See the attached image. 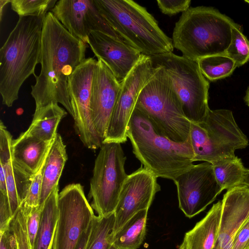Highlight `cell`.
Returning <instances> with one entry per match:
<instances>
[{
	"mask_svg": "<svg viewBox=\"0 0 249 249\" xmlns=\"http://www.w3.org/2000/svg\"><path fill=\"white\" fill-rule=\"evenodd\" d=\"M150 58L154 66L163 68L169 75L187 119L197 124L203 122L210 109V85L201 72L198 62L173 52Z\"/></svg>",
	"mask_w": 249,
	"mask_h": 249,
	"instance_id": "cell-8",
	"label": "cell"
},
{
	"mask_svg": "<svg viewBox=\"0 0 249 249\" xmlns=\"http://www.w3.org/2000/svg\"><path fill=\"white\" fill-rule=\"evenodd\" d=\"M114 223V213L105 216L95 215L86 249H109Z\"/></svg>",
	"mask_w": 249,
	"mask_h": 249,
	"instance_id": "cell-27",
	"label": "cell"
},
{
	"mask_svg": "<svg viewBox=\"0 0 249 249\" xmlns=\"http://www.w3.org/2000/svg\"><path fill=\"white\" fill-rule=\"evenodd\" d=\"M42 207L34 208L27 214L26 228L30 249H33L34 246L40 224Z\"/></svg>",
	"mask_w": 249,
	"mask_h": 249,
	"instance_id": "cell-33",
	"label": "cell"
},
{
	"mask_svg": "<svg viewBox=\"0 0 249 249\" xmlns=\"http://www.w3.org/2000/svg\"><path fill=\"white\" fill-rule=\"evenodd\" d=\"M120 89V83L110 70L98 59L92 82L90 108L94 128L102 143Z\"/></svg>",
	"mask_w": 249,
	"mask_h": 249,
	"instance_id": "cell-16",
	"label": "cell"
},
{
	"mask_svg": "<svg viewBox=\"0 0 249 249\" xmlns=\"http://www.w3.org/2000/svg\"><path fill=\"white\" fill-rule=\"evenodd\" d=\"M161 12L165 15H174L180 12L183 13L190 8V0H161L157 1Z\"/></svg>",
	"mask_w": 249,
	"mask_h": 249,
	"instance_id": "cell-34",
	"label": "cell"
},
{
	"mask_svg": "<svg viewBox=\"0 0 249 249\" xmlns=\"http://www.w3.org/2000/svg\"><path fill=\"white\" fill-rule=\"evenodd\" d=\"M174 181L179 208L190 218L203 211L223 191L208 162L194 165Z\"/></svg>",
	"mask_w": 249,
	"mask_h": 249,
	"instance_id": "cell-13",
	"label": "cell"
},
{
	"mask_svg": "<svg viewBox=\"0 0 249 249\" xmlns=\"http://www.w3.org/2000/svg\"><path fill=\"white\" fill-rule=\"evenodd\" d=\"M157 178L142 166L128 175L122 188L114 212L112 235L139 211L149 209L156 194L160 190Z\"/></svg>",
	"mask_w": 249,
	"mask_h": 249,
	"instance_id": "cell-15",
	"label": "cell"
},
{
	"mask_svg": "<svg viewBox=\"0 0 249 249\" xmlns=\"http://www.w3.org/2000/svg\"><path fill=\"white\" fill-rule=\"evenodd\" d=\"M222 200L214 204L203 219L186 232L178 249H213L220 226Z\"/></svg>",
	"mask_w": 249,
	"mask_h": 249,
	"instance_id": "cell-20",
	"label": "cell"
},
{
	"mask_svg": "<svg viewBox=\"0 0 249 249\" xmlns=\"http://www.w3.org/2000/svg\"><path fill=\"white\" fill-rule=\"evenodd\" d=\"M27 211L20 205L11 222L18 244V249H30L27 233Z\"/></svg>",
	"mask_w": 249,
	"mask_h": 249,
	"instance_id": "cell-31",
	"label": "cell"
},
{
	"mask_svg": "<svg viewBox=\"0 0 249 249\" xmlns=\"http://www.w3.org/2000/svg\"><path fill=\"white\" fill-rule=\"evenodd\" d=\"M45 160L39 170L34 176L26 197L20 205L28 213L33 208L38 207L39 205L42 188V173Z\"/></svg>",
	"mask_w": 249,
	"mask_h": 249,
	"instance_id": "cell-32",
	"label": "cell"
},
{
	"mask_svg": "<svg viewBox=\"0 0 249 249\" xmlns=\"http://www.w3.org/2000/svg\"><path fill=\"white\" fill-rule=\"evenodd\" d=\"M244 101L246 104L249 107V86L246 89L245 95L244 97Z\"/></svg>",
	"mask_w": 249,
	"mask_h": 249,
	"instance_id": "cell-42",
	"label": "cell"
},
{
	"mask_svg": "<svg viewBox=\"0 0 249 249\" xmlns=\"http://www.w3.org/2000/svg\"><path fill=\"white\" fill-rule=\"evenodd\" d=\"M100 13L123 41L142 55L172 53L173 42L145 8L131 0H94Z\"/></svg>",
	"mask_w": 249,
	"mask_h": 249,
	"instance_id": "cell-5",
	"label": "cell"
},
{
	"mask_svg": "<svg viewBox=\"0 0 249 249\" xmlns=\"http://www.w3.org/2000/svg\"><path fill=\"white\" fill-rule=\"evenodd\" d=\"M88 44L71 34L51 12L44 18L41 37V71L35 76L31 94L36 109L60 104L73 118L68 90V79L86 58Z\"/></svg>",
	"mask_w": 249,
	"mask_h": 249,
	"instance_id": "cell-1",
	"label": "cell"
},
{
	"mask_svg": "<svg viewBox=\"0 0 249 249\" xmlns=\"http://www.w3.org/2000/svg\"><path fill=\"white\" fill-rule=\"evenodd\" d=\"M59 185L52 191L42 207L39 228L33 249H52L58 219Z\"/></svg>",
	"mask_w": 249,
	"mask_h": 249,
	"instance_id": "cell-24",
	"label": "cell"
},
{
	"mask_svg": "<svg viewBox=\"0 0 249 249\" xmlns=\"http://www.w3.org/2000/svg\"><path fill=\"white\" fill-rule=\"evenodd\" d=\"M11 0H0V20L1 21L3 9L4 6L9 2H11Z\"/></svg>",
	"mask_w": 249,
	"mask_h": 249,
	"instance_id": "cell-40",
	"label": "cell"
},
{
	"mask_svg": "<svg viewBox=\"0 0 249 249\" xmlns=\"http://www.w3.org/2000/svg\"><path fill=\"white\" fill-rule=\"evenodd\" d=\"M91 225L89 229L83 233L75 249H86L87 243L91 231Z\"/></svg>",
	"mask_w": 249,
	"mask_h": 249,
	"instance_id": "cell-38",
	"label": "cell"
},
{
	"mask_svg": "<svg viewBox=\"0 0 249 249\" xmlns=\"http://www.w3.org/2000/svg\"><path fill=\"white\" fill-rule=\"evenodd\" d=\"M216 179L222 190H229L243 184L246 168L235 155L212 164Z\"/></svg>",
	"mask_w": 249,
	"mask_h": 249,
	"instance_id": "cell-26",
	"label": "cell"
},
{
	"mask_svg": "<svg viewBox=\"0 0 249 249\" xmlns=\"http://www.w3.org/2000/svg\"><path fill=\"white\" fill-rule=\"evenodd\" d=\"M56 0H11V9L19 17L46 15L54 7Z\"/></svg>",
	"mask_w": 249,
	"mask_h": 249,
	"instance_id": "cell-30",
	"label": "cell"
},
{
	"mask_svg": "<svg viewBox=\"0 0 249 249\" xmlns=\"http://www.w3.org/2000/svg\"><path fill=\"white\" fill-rule=\"evenodd\" d=\"M96 158L90 181L89 196L91 206L98 216L114 213L121 191L128 175L125 172L126 157L121 143H103Z\"/></svg>",
	"mask_w": 249,
	"mask_h": 249,
	"instance_id": "cell-9",
	"label": "cell"
},
{
	"mask_svg": "<svg viewBox=\"0 0 249 249\" xmlns=\"http://www.w3.org/2000/svg\"><path fill=\"white\" fill-rule=\"evenodd\" d=\"M217 238L213 249H232L234 237L249 217V186L241 184L224 195Z\"/></svg>",
	"mask_w": 249,
	"mask_h": 249,
	"instance_id": "cell-18",
	"label": "cell"
},
{
	"mask_svg": "<svg viewBox=\"0 0 249 249\" xmlns=\"http://www.w3.org/2000/svg\"><path fill=\"white\" fill-rule=\"evenodd\" d=\"M58 219L52 249H75L95 215L79 183L70 184L57 199Z\"/></svg>",
	"mask_w": 249,
	"mask_h": 249,
	"instance_id": "cell-10",
	"label": "cell"
},
{
	"mask_svg": "<svg viewBox=\"0 0 249 249\" xmlns=\"http://www.w3.org/2000/svg\"><path fill=\"white\" fill-rule=\"evenodd\" d=\"M13 218L8 196L0 193V232L9 228Z\"/></svg>",
	"mask_w": 249,
	"mask_h": 249,
	"instance_id": "cell-35",
	"label": "cell"
},
{
	"mask_svg": "<svg viewBox=\"0 0 249 249\" xmlns=\"http://www.w3.org/2000/svg\"><path fill=\"white\" fill-rule=\"evenodd\" d=\"M148 210L139 211L112 235V244L117 249H137L146 234Z\"/></svg>",
	"mask_w": 249,
	"mask_h": 249,
	"instance_id": "cell-25",
	"label": "cell"
},
{
	"mask_svg": "<svg viewBox=\"0 0 249 249\" xmlns=\"http://www.w3.org/2000/svg\"><path fill=\"white\" fill-rule=\"evenodd\" d=\"M67 114L58 104H50L35 110L32 122L25 133L44 141L53 140L61 120Z\"/></svg>",
	"mask_w": 249,
	"mask_h": 249,
	"instance_id": "cell-22",
	"label": "cell"
},
{
	"mask_svg": "<svg viewBox=\"0 0 249 249\" xmlns=\"http://www.w3.org/2000/svg\"><path fill=\"white\" fill-rule=\"evenodd\" d=\"M126 136L135 157L157 178L174 181L194 165L190 139L178 143L159 134L147 116L136 107L128 123Z\"/></svg>",
	"mask_w": 249,
	"mask_h": 249,
	"instance_id": "cell-3",
	"label": "cell"
},
{
	"mask_svg": "<svg viewBox=\"0 0 249 249\" xmlns=\"http://www.w3.org/2000/svg\"><path fill=\"white\" fill-rule=\"evenodd\" d=\"M0 193L7 196L5 171L3 167L1 164H0Z\"/></svg>",
	"mask_w": 249,
	"mask_h": 249,
	"instance_id": "cell-39",
	"label": "cell"
},
{
	"mask_svg": "<svg viewBox=\"0 0 249 249\" xmlns=\"http://www.w3.org/2000/svg\"><path fill=\"white\" fill-rule=\"evenodd\" d=\"M225 55L234 61L236 67L249 61V40L243 34L242 26L232 28L231 41Z\"/></svg>",
	"mask_w": 249,
	"mask_h": 249,
	"instance_id": "cell-29",
	"label": "cell"
},
{
	"mask_svg": "<svg viewBox=\"0 0 249 249\" xmlns=\"http://www.w3.org/2000/svg\"><path fill=\"white\" fill-rule=\"evenodd\" d=\"M53 141H44L25 132L22 133L13 140L14 162L26 173L34 176L43 164Z\"/></svg>",
	"mask_w": 249,
	"mask_h": 249,
	"instance_id": "cell-19",
	"label": "cell"
},
{
	"mask_svg": "<svg viewBox=\"0 0 249 249\" xmlns=\"http://www.w3.org/2000/svg\"><path fill=\"white\" fill-rule=\"evenodd\" d=\"M87 44L98 59L107 65L120 83L144 56L123 41L101 32H92Z\"/></svg>",
	"mask_w": 249,
	"mask_h": 249,
	"instance_id": "cell-17",
	"label": "cell"
},
{
	"mask_svg": "<svg viewBox=\"0 0 249 249\" xmlns=\"http://www.w3.org/2000/svg\"><path fill=\"white\" fill-rule=\"evenodd\" d=\"M197 62L203 75L211 81L230 76L236 68L234 61L223 54L206 56Z\"/></svg>",
	"mask_w": 249,
	"mask_h": 249,
	"instance_id": "cell-28",
	"label": "cell"
},
{
	"mask_svg": "<svg viewBox=\"0 0 249 249\" xmlns=\"http://www.w3.org/2000/svg\"><path fill=\"white\" fill-rule=\"evenodd\" d=\"M97 62L92 57L86 58L68 79L76 132L84 146L93 150L100 148L103 143L94 128L90 108L92 82Z\"/></svg>",
	"mask_w": 249,
	"mask_h": 249,
	"instance_id": "cell-12",
	"label": "cell"
},
{
	"mask_svg": "<svg viewBox=\"0 0 249 249\" xmlns=\"http://www.w3.org/2000/svg\"><path fill=\"white\" fill-rule=\"evenodd\" d=\"M245 2H247L248 4H249V0H245Z\"/></svg>",
	"mask_w": 249,
	"mask_h": 249,
	"instance_id": "cell-43",
	"label": "cell"
},
{
	"mask_svg": "<svg viewBox=\"0 0 249 249\" xmlns=\"http://www.w3.org/2000/svg\"><path fill=\"white\" fill-rule=\"evenodd\" d=\"M158 69L150 57L144 55L120 83L117 99L103 143H122L127 141V127L138 97Z\"/></svg>",
	"mask_w": 249,
	"mask_h": 249,
	"instance_id": "cell-11",
	"label": "cell"
},
{
	"mask_svg": "<svg viewBox=\"0 0 249 249\" xmlns=\"http://www.w3.org/2000/svg\"><path fill=\"white\" fill-rule=\"evenodd\" d=\"M0 249H18V244L15 235L10 226L3 232H0Z\"/></svg>",
	"mask_w": 249,
	"mask_h": 249,
	"instance_id": "cell-37",
	"label": "cell"
},
{
	"mask_svg": "<svg viewBox=\"0 0 249 249\" xmlns=\"http://www.w3.org/2000/svg\"><path fill=\"white\" fill-rule=\"evenodd\" d=\"M0 164L5 171L7 196L14 216L26 197L34 176L15 164L12 157L3 162H0Z\"/></svg>",
	"mask_w": 249,
	"mask_h": 249,
	"instance_id": "cell-23",
	"label": "cell"
},
{
	"mask_svg": "<svg viewBox=\"0 0 249 249\" xmlns=\"http://www.w3.org/2000/svg\"><path fill=\"white\" fill-rule=\"evenodd\" d=\"M135 107L147 116L159 134L178 143L189 140L191 122L185 117L172 81L163 68L158 67L142 89Z\"/></svg>",
	"mask_w": 249,
	"mask_h": 249,
	"instance_id": "cell-6",
	"label": "cell"
},
{
	"mask_svg": "<svg viewBox=\"0 0 249 249\" xmlns=\"http://www.w3.org/2000/svg\"><path fill=\"white\" fill-rule=\"evenodd\" d=\"M46 15L19 17L0 50V93L11 107L24 81L39 63L41 37Z\"/></svg>",
	"mask_w": 249,
	"mask_h": 249,
	"instance_id": "cell-2",
	"label": "cell"
},
{
	"mask_svg": "<svg viewBox=\"0 0 249 249\" xmlns=\"http://www.w3.org/2000/svg\"><path fill=\"white\" fill-rule=\"evenodd\" d=\"M243 184L249 186V169H246Z\"/></svg>",
	"mask_w": 249,
	"mask_h": 249,
	"instance_id": "cell-41",
	"label": "cell"
},
{
	"mask_svg": "<svg viewBox=\"0 0 249 249\" xmlns=\"http://www.w3.org/2000/svg\"><path fill=\"white\" fill-rule=\"evenodd\" d=\"M240 26L213 7H190L175 24L173 45L183 56L196 61L208 56L225 55L232 28Z\"/></svg>",
	"mask_w": 249,
	"mask_h": 249,
	"instance_id": "cell-4",
	"label": "cell"
},
{
	"mask_svg": "<svg viewBox=\"0 0 249 249\" xmlns=\"http://www.w3.org/2000/svg\"><path fill=\"white\" fill-rule=\"evenodd\" d=\"M232 249H249V217L237 232Z\"/></svg>",
	"mask_w": 249,
	"mask_h": 249,
	"instance_id": "cell-36",
	"label": "cell"
},
{
	"mask_svg": "<svg viewBox=\"0 0 249 249\" xmlns=\"http://www.w3.org/2000/svg\"><path fill=\"white\" fill-rule=\"evenodd\" d=\"M50 12L71 34L86 43L94 31L122 40L101 15L94 0H60Z\"/></svg>",
	"mask_w": 249,
	"mask_h": 249,
	"instance_id": "cell-14",
	"label": "cell"
},
{
	"mask_svg": "<svg viewBox=\"0 0 249 249\" xmlns=\"http://www.w3.org/2000/svg\"><path fill=\"white\" fill-rule=\"evenodd\" d=\"M189 139L194 161L211 164L235 156L236 150L249 145V140L236 124L232 111L226 109L210 108L203 122L191 123Z\"/></svg>",
	"mask_w": 249,
	"mask_h": 249,
	"instance_id": "cell-7",
	"label": "cell"
},
{
	"mask_svg": "<svg viewBox=\"0 0 249 249\" xmlns=\"http://www.w3.org/2000/svg\"><path fill=\"white\" fill-rule=\"evenodd\" d=\"M67 159L66 145L61 135L57 133L47 155L43 166L39 207H43L52 191L58 185Z\"/></svg>",
	"mask_w": 249,
	"mask_h": 249,
	"instance_id": "cell-21",
	"label": "cell"
}]
</instances>
